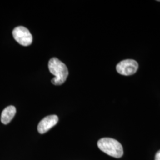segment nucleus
Returning a JSON list of instances; mask_svg holds the SVG:
<instances>
[{"instance_id": "obj_1", "label": "nucleus", "mask_w": 160, "mask_h": 160, "mask_svg": "<svg viewBox=\"0 0 160 160\" xmlns=\"http://www.w3.org/2000/svg\"><path fill=\"white\" fill-rule=\"evenodd\" d=\"M49 70L55 76L52 80L53 84L59 86L62 84L68 75V70L65 63L57 58H51L48 63Z\"/></svg>"}, {"instance_id": "obj_2", "label": "nucleus", "mask_w": 160, "mask_h": 160, "mask_svg": "<svg viewBox=\"0 0 160 160\" xmlns=\"http://www.w3.org/2000/svg\"><path fill=\"white\" fill-rule=\"evenodd\" d=\"M97 146L102 151L111 157L119 158L123 154V149L121 143L110 138H103L98 140Z\"/></svg>"}, {"instance_id": "obj_3", "label": "nucleus", "mask_w": 160, "mask_h": 160, "mask_svg": "<svg viewBox=\"0 0 160 160\" xmlns=\"http://www.w3.org/2000/svg\"><path fill=\"white\" fill-rule=\"evenodd\" d=\"M12 36L14 39L22 46H29L32 43V35L28 29L23 26H18L14 29Z\"/></svg>"}, {"instance_id": "obj_4", "label": "nucleus", "mask_w": 160, "mask_h": 160, "mask_svg": "<svg viewBox=\"0 0 160 160\" xmlns=\"http://www.w3.org/2000/svg\"><path fill=\"white\" fill-rule=\"evenodd\" d=\"M138 69V63L133 59H125L116 65L117 72L125 76L134 74Z\"/></svg>"}, {"instance_id": "obj_5", "label": "nucleus", "mask_w": 160, "mask_h": 160, "mask_svg": "<svg viewBox=\"0 0 160 160\" xmlns=\"http://www.w3.org/2000/svg\"><path fill=\"white\" fill-rule=\"evenodd\" d=\"M58 120V117L57 115H50L46 116L42 120H40L38 126V131L40 134L46 133L57 124Z\"/></svg>"}, {"instance_id": "obj_6", "label": "nucleus", "mask_w": 160, "mask_h": 160, "mask_svg": "<svg viewBox=\"0 0 160 160\" xmlns=\"http://www.w3.org/2000/svg\"><path fill=\"white\" fill-rule=\"evenodd\" d=\"M16 113V109L13 106H9L4 109L1 113V121L4 124H8Z\"/></svg>"}, {"instance_id": "obj_7", "label": "nucleus", "mask_w": 160, "mask_h": 160, "mask_svg": "<svg viewBox=\"0 0 160 160\" xmlns=\"http://www.w3.org/2000/svg\"><path fill=\"white\" fill-rule=\"evenodd\" d=\"M155 160H160V150H159L155 155Z\"/></svg>"}, {"instance_id": "obj_8", "label": "nucleus", "mask_w": 160, "mask_h": 160, "mask_svg": "<svg viewBox=\"0 0 160 160\" xmlns=\"http://www.w3.org/2000/svg\"><path fill=\"white\" fill-rule=\"evenodd\" d=\"M159 1V2H160V0H158V1Z\"/></svg>"}]
</instances>
